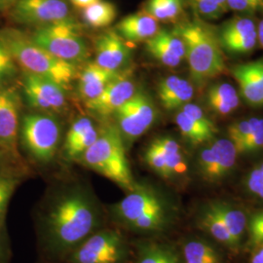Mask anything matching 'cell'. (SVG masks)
<instances>
[{
  "instance_id": "obj_1",
  "label": "cell",
  "mask_w": 263,
  "mask_h": 263,
  "mask_svg": "<svg viewBox=\"0 0 263 263\" xmlns=\"http://www.w3.org/2000/svg\"><path fill=\"white\" fill-rule=\"evenodd\" d=\"M107 224L106 208L81 184L56 189L35 211L38 248L47 262H64L78 245Z\"/></svg>"
},
{
  "instance_id": "obj_2",
  "label": "cell",
  "mask_w": 263,
  "mask_h": 263,
  "mask_svg": "<svg viewBox=\"0 0 263 263\" xmlns=\"http://www.w3.org/2000/svg\"><path fill=\"white\" fill-rule=\"evenodd\" d=\"M109 224L127 234H156L172 222L173 211L154 188L137 182L118 202L106 207Z\"/></svg>"
},
{
  "instance_id": "obj_3",
  "label": "cell",
  "mask_w": 263,
  "mask_h": 263,
  "mask_svg": "<svg viewBox=\"0 0 263 263\" xmlns=\"http://www.w3.org/2000/svg\"><path fill=\"white\" fill-rule=\"evenodd\" d=\"M174 30L184 43L185 60L195 84L201 87L224 71L223 53L214 27L195 17L180 21Z\"/></svg>"
},
{
  "instance_id": "obj_4",
  "label": "cell",
  "mask_w": 263,
  "mask_h": 263,
  "mask_svg": "<svg viewBox=\"0 0 263 263\" xmlns=\"http://www.w3.org/2000/svg\"><path fill=\"white\" fill-rule=\"evenodd\" d=\"M0 43L7 49L23 72L49 78L66 90L78 74L76 65L51 55L35 44L29 34L20 29H0Z\"/></svg>"
},
{
  "instance_id": "obj_5",
  "label": "cell",
  "mask_w": 263,
  "mask_h": 263,
  "mask_svg": "<svg viewBox=\"0 0 263 263\" xmlns=\"http://www.w3.org/2000/svg\"><path fill=\"white\" fill-rule=\"evenodd\" d=\"M126 152L127 147L116 125L106 123L99 128L97 140L78 163L128 192L135 187L137 181L133 177Z\"/></svg>"
},
{
  "instance_id": "obj_6",
  "label": "cell",
  "mask_w": 263,
  "mask_h": 263,
  "mask_svg": "<svg viewBox=\"0 0 263 263\" xmlns=\"http://www.w3.org/2000/svg\"><path fill=\"white\" fill-rule=\"evenodd\" d=\"M134 255L128 234L107 224L78 245L63 263H134Z\"/></svg>"
},
{
  "instance_id": "obj_7",
  "label": "cell",
  "mask_w": 263,
  "mask_h": 263,
  "mask_svg": "<svg viewBox=\"0 0 263 263\" xmlns=\"http://www.w3.org/2000/svg\"><path fill=\"white\" fill-rule=\"evenodd\" d=\"M29 37L51 55L76 66L85 62L89 56L81 26L72 17L33 28Z\"/></svg>"
},
{
  "instance_id": "obj_8",
  "label": "cell",
  "mask_w": 263,
  "mask_h": 263,
  "mask_svg": "<svg viewBox=\"0 0 263 263\" xmlns=\"http://www.w3.org/2000/svg\"><path fill=\"white\" fill-rule=\"evenodd\" d=\"M62 138L56 118L47 113L28 114L23 118L21 141L30 159L41 166L55 159Z\"/></svg>"
},
{
  "instance_id": "obj_9",
  "label": "cell",
  "mask_w": 263,
  "mask_h": 263,
  "mask_svg": "<svg viewBox=\"0 0 263 263\" xmlns=\"http://www.w3.org/2000/svg\"><path fill=\"white\" fill-rule=\"evenodd\" d=\"M156 107L151 97L139 90L114 112L115 125L122 136L127 149L151 129L156 120Z\"/></svg>"
},
{
  "instance_id": "obj_10",
  "label": "cell",
  "mask_w": 263,
  "mask_h": 263,
  "mask_svg": "<svg viewBox=\"0 0 263 263\" xmlns=\"http://www.w3.org/2000/svg\"><path fill=\"white\" fill-rule=\"evenodd\" d=\"M7 15L14 23L33 28L71 18L68 0H19Z\"/></svg>"
},
{
  "instance_id": "obj_11",
  "label": "cell",
  "mask_w": 263,
  "mask_h": 263,
  "mask_svg": "<svg viewBox=\"0 0 263 263\" xmlns=\"http://www.w3.org/2000/svg\"><path fill=\"white\" fill-rule=\"evenodd\" d=\"M22 89L28 104L40 112L62 111L66 105V89L55 81L28 72H23Z\"/></svg>"
},
{
  "instance_id": "obj_12",
  "label": "cell",
  "mask_w": 263,
  "mask_h": 263,
  "mask_svg": "<svg viewBox=\"0 0 263 263\" xmlns=\"http://www.w3.org/2000/svg\"><path fill=\"white\" fill-rule=\"evenodd\" d=\"M217 37L222 51L234 55L248 54L257 44V25L251 16L238 15L222 24Z\"/></svg>"
},
{
  "instance_id": "obj_13",
  "label": "cell",
  "mask_w": 263,
  "mask_h": 263,
  "mask_svg": "<svg viewBox=\"0 0 263 263\" xmlns=\"http://www.w3.org/2000/svg\"><path fill=\"white\" fill-rule=\"evenodd\" d=\"M237 154L235 145L229 139L217 140L200 151L198 170L204 179L215 182L234 168Z\"/></svg>"
},
{
  "instance_id": "obj_14",
  "label": "cell",
  "mask_w": 263,
  "mask_h": 263,
  "mask_svg": "<svg viewBox=\"0 0 263 263\" xmlns=\"http://www.w3.org/2000/svg\"><path fill=\"white\" fill-rule=\"evenodd\" d=\"M137 91L135 81L132 78L131 69L127 68L107 85L98 98L84 103L85 106L98 117L107 118L128 102Z\"/></svg>"
},
{
  "instance_id": "obj_15",
  "label": "cell",
  "mask_w": 263,
  "mask_h": 263,
  "mask_svg": "<svg viewBox=\"0 0 263 263\" xmlns=\"http://www.w3.org/2000/svg\"><path fill=\"white\" fill-rule=\"evenodd\" d=\"M21 108L18 91L10 86L0 92V149L18 157V133Z\"/></svg>"
},
{
  "instance_id": "obj_16",
  "label": "cell",
  "mask_w": 263,
  "mask_h": 263,
  "mask_svg": "<svg viewBox=\"0 0 263 263\" xmlns=\"http://www.w3.org/2000/svg\"><path fill=\"white\" fill-rule=\"evenodd\" d=\"M95 63L112 71L127 69L131 62L132 50L115 29H108L96 38Z\"/></svg>"
},
{
  "instance_id": "obj_17",
  "label": "cell",
  "mask_w": 263,
  "mask_h": 263,
  "mask_svg": "<svg viewBox=\"0 0 263 263\" xmlns=\"http://www.w3.org/2000/svg\"><path fill=\"white\" fill-rule=\"evenodd\" d=\"M146 51L167 67H177L185 60V46L179 34L173 29H161L145 41Z\"/></svg>"
},
{
  "instance_id": "obj_18",
  "label": "cell",
  "mask_w": 263,
  "mask_h": 263,
  "mask_svg": "<svg viewBox=\"0 0 263 263\" xmlns=\"http://www.w3.org/2000/svg\"><path fill=\"white\" fill-rule=\"evenodd\" d=\"M99 135V128L87 117H81L71 124L62 147V156L66 162H79Z\"/></svg>"
},
{
  "instance_id": "obj_19",
  "label": "cell",
  "mask_w": 263,
  "mask_h": 263,
  "mask_svg": "<svg viewBox=\"0 0 263 263\" xmlns=\"http://www.w3.org/2000/svg\"><path fill=\"white\" fill-rule=\"evenodd\" d=\"M232 74L245 101L252 106H263V60L237 65Z\"/></svg>"
},
{
  "instance_id": "obj_20",
  "label": "cell",
  "mask_w": 263,
  "mask_h": 263,
  "mask_svg": "<svg viewBox=\"0 0 263 263\" xmlns=\"http://www.w3.org/2000/svg\"><path fill=\"white\" fill-rule=\"evenodd\" d=\"M123 71L105 69L98 66L95 62L87 64L77 76V93L80 99L87 103L98 98L105 87L120 76Z\"/></svg>"
},
{
  "instance_id": "obj_21",
  "label": "cell",
  "mask_w": 263,
  "mask_h": 263,
  "mask_svg": "<svg viewBox=\"0 0 263 263\" xmlns=\"http://www.w3.org/2000/svg\"><path fill=\"white\" fill-rule=\"evenodd\" d=\"M126 42H145L160 30L159 22L144 11L124 17L114 28Z\"/></svg>"
},
{
  "instance_id": "obj_22",
  "label": "cell",
  "mask_w": 263,
  "mask_h": 263,
  "mask_svg": "<svg viewBox=\"0 0 263 263\" xmlns=\"http://www.w3.org/2000/svg\"><path fill=\"white\" fill-rule=\"evenodd\" d=\"M157 95L162 106L167 110H175L192 101L194 87L188 80L179 76L163 78L157 86Z\"/></svg>"
},
{
  "instance_id": "obj_23",
  "label": "cell",
  "mask_w": 263,
  "mask_h": 263,
  "mask_svg": "<svg viewBox=\"0 0 263 263\" xmlns=\"http://www.w3.org/2000/svg\"><path fill=\"white\" fill-rule=\"evenodd\" d=\"M134 244V263H183L180 252L174 246L153 240Z\"/></svg>"
},
{
  "instance_id": "obj_24",
  "label": "cell",
  "mask_w": 263,
  "mask_h": 263,
  "mask_svg": "<svg viewBox=\"0 0 263 263\" xmlns=\"http://www.w3.org/2000/svg\"><path fill=\"white\" fill-rule=\"evenodd\" d=\"M208 106L218 116H227L234 112L240 104V97L235 88L222 82L210 86L206 94Z\"/></svg>"
},
{
  "instance_id": "obj_25",
  "label": "cell",
  "mask_w": 263,
  "mask_h": 263,
  "mask_svg": "<svg viewBox=\"0 0 263 263\" xmlns=\"http://www.w3.org/2000/svg\"><path fill=\"white\" fill-rule=\"evenodd\" d=\"M153 141L164 156L170 179L184 175L187 171V165L179 142L170 137H160Z\"/></svg>"
},
{
  "instance_id": "obj_26",
  "label": "cell",
  "mask_w": 263,
  "mask_h": 263,
  "mask_svg": "<svg viewBox=\"0 0 263 263\" xmlns=\"http://www.w3.org/2000/svg\"><path fill=\"white\" fill-rule=\"evenodd\" d=\"M117 16L116 6L107 0H100L81 10V19L89 28L109 27Z\"/></svg>"
},
{
  "instance_id": "obj_27",
  "label": "cell",
  "mask_w": 263,
  "mask_h": 263,
  "mask_svg": "<svg viewBox=\"0 0 263 263\" xmlns=\"http://www.w3.org/2000/svg\"><path fill=\"white\" fill-rule=\"evenodd\" d=\"M185 0H146L143 10L158 22L179 23L184 12Z\"/></svg>"
},
{
  "instance_id": "obj_28",
  "label": "cell",
  "mask_w": 263,
  "mask_h": 263,
  "mask_svg": "<svg viewBox=\"0 0 263 263\" xmlns=\"http://www.w3.org/2000/svg\"><path fill=\"white\" fill-rule=\"evenodd\" d=\"M214 210L218 217L222 220L229 233L240 244L245 233L247 219L244 213L238 209L221 202H216L209 205Z\"/></svg>"
},
{
  "instance_id": "obj_29",
  "label": "cell",
  "mask_w": 263,
  "mask_h": 263,
  "mask_svg": "<svg viewBox=\"0 0 263 263\" xmlns=\"http://www.w3.org/2000/svg\"><path fill=\"white\" fill-rule=\"evenodd\" d=\"M199 224L219 243L226 245L232 250H235L238 248L239 244L229 233L222 220L210 206H208L201 214V216L199 218Z\"/></svg>"
},
{
  "instance_id": "obj_30",
  "label": "cell",
  "mask_w": 263,
  "mask_h": 263,
  "mask_svg": "<svg viewBox=\"0 0 263 263\" xmlns=\"http://www.w3.org/2000/svg\"><path fill=\"white\" fill-rule=\"evenodd\" d=\"M175 121L181 136L192 145L203 144L211 141L216 135V132L201 126L181 110L177 113Z\"/></svg>"
},
{
  "instance_id": "obj_31",
  "label": "cell",
  "mask_w": 263,
  "mask_h": 263,
  "mask_svg": "<svg viewBox=\"0 0 263 263\" xmlns=\"http://www.w3.org/2000/svg\"><path fill=\"white\" fill-rule=\"evenodd\" d=\"M21 179L18 175L1 170L0 171V224L5 223L6 212Z\"/></svg>"
},
{
  "instance_id": "obj_32",
  "label": "cell",
  "mask_w": 263,
  "mask_h": 263,
  "mask_svg": "<svg viewBox=\"0 0 263 263\" xmlns=\"http://www.w3.org/2000/svg\"><path fill=\"white\" fill-rule=\"evenodd\" d=\"M196 17L200 19H219L227 13V0H187Z\"/></svg>"
},
{
  "instance_id": "obj_33",
  "label": "cell",
  "mask_w": 263,
  "mask_h": 263,
  "mask_svg": "<svg viewBox=\"0 0 263 263\" xmlns=\"http://www.w3.org/2000/svg\"><path fill=\"white\" fill-rule=\"evenodd\" d=\"M263 131V118H250L233 123L228 127L229 140L234 145Z\"/></svg>"
},
{
  "instance_id": "obj_34",
  "label": "cell",
  "mask_w": 263,
  "mask_h": 263,
  "mask_svg": "<svg viewBox=\"0 0 263 263\" xmlns=\"http://www.w3.org/2000/svg\"><path fill=\"white\" fill-rule=\"evenodd\" d=\"M18 72L19 66L7 49L0 43V92L11 86Z\"/></svg>"
},
{
  "instance_id": "obj_35",
  "label": "cell",
  "mask_w": 263,
  "mask_h": 263,
  "mask_svg": "<svg viewBox=\"0 0 263 263\" xmlns=\"http://www.w3.org/2000/svg\"><path fill=\"white\" fill-rule=\"evenodd\" d=\"M143 161L160 178L170 180V175L164 156L154 141H151L143 152Z\"/></svg>"
},
{
  "instance_id": "obj_36",
  "label": "cell",
  "mask_w": 263,
  "mask_h": 263,
  "mask_svg": "<svg viewBox=\"0 0 263 263\" xmlns=\"http://www.w3.org/2000/svg\"><path fill=\"white\" fill-rule=\"evenodd\" d=\"M229 11L239 15L251 16L263 13V0H227Z\"/></svg>"
},
{
  "instance_id": "obj_37",
  "label": "cell",
  "mask_w": 263,
  "mask_h": 263,
  "mask_svg": "<svg viewBox=\"0 0 263 263\" xmlns=\"http://www.w3.org/2000/svg\"><path fill=\"white\" fill-rule=\"evenodd\" d=\"M179 110L185 113L191 119H193L195 122L200 124L201 126L207 128L209 130L217 132L215 124L208 118L206 113L204 112V110L197 104H192L190 102L188 104H184L182 107H180Z\"/></svg>"
},
{
  "instance_id": "obj_38",
  "label": "cell",
  "mask_w": 263,
  "mask_h": 263,
  "mask_svg": "<svg viewBox=\"0 0 263 263\" xmlns=\"http://www.w3.org/2000/svg\"><path fill=\"white\" fill-rule=\"evenodd\" d=\"M246 185L253 195L263 200V162L250 172Z\"/></svg>"
},
{
  "instance_id": "obj_39",
  "label": "cell",
  "mask_w": 263,
  "mask_h": 263,
  "mask_svg": "<svg viewBox=\"0 0 263 263\" xmlns=\"http://www.w3.org/2000/svg\"><path fill=\"white\" fill-rule=\"evenodd\" d=\"M249 230L252 243L254 246H263V212L251 217Z\"/></svg>"
},
{
  "instance_id": "obj_40",
  "label": "cell",
  "mask_w": 263,
  "mask_h": 263,
  "mask_svg": "<svg viewBox=\"0 0 263 263\" xmlns=\"http://www.w3.org/2000/svg\"><path fill=\"white\" fill-rule=\"evenodd\" d=\"M235 147L238 154L250 153L261 149L263 148V131L259 132L242 142L236 144Z\"/></svg>"
},
{
  "instance_id": "obj_41",
  "label": "cell",
  "mask_w": 263,
  "mask_h": 263,
  "mask_svg": "<svg viewBox=\"0 0 263 263\" xmlns=\"http://www.w3.org/2000/svg\"><path fill=\"white\" fill-rule=\"evenodd\" d=\"M12 257V250L6 226L0 224V263H10Z\"/></svg>"
},
{
  "instance_id": "obj_42",
  "label": "cell",
  "mask_w": 263,
  "mask_h": 263,
  "mask_svg": "<svg viewBox=\"0 0 263 263\" xmlns=\"http://www.w3.org/2000/svg\"><path fill=\"white\" fill-rule=\"evenodd\" d=\"M100 0H68V2L77 9H84L86 7L92 5L95 2Z\"/></svg>"
},
{
  "instance_id": "obj_43",
  "label": "cell",
  "mask_w": 263,
  "mask_h": 263,
  "mask_svg": "<svg viewBox=\"0 0 263 263\" xmlns=\"http://www.w3.org/2000/svg\"><path fill=\"white\" fill-rule=\"evenodd\" d=\"M19 0H0V14L7 13Z\"/></svg>"
},
{
  "instance_id": "obj_44",
  "label": "cell",
  "mask_w": 263,
  "mask_h": 263,
  "mask_svg": "<svg viewBox=\"0 0 263 263\" xmlns=\"http://www.w3.org/2000/svg\"><path fill=\"white\" fill-rule=\"evenodd\" d=\"M251 263H263V246L253 255Z\"/></svg>"
},
{
  "instance_id": "obj_45",
  "label": "cell",
  "mask_w": 263,
  "mask_h": 263,
  "mask_svg": "<svg viewBox=\"0 0 263 263\" xmlns=\"http://www.w3.org/2000/svg\"><path fill=\"white\" fill-rule=\"evenodd\" d=\"M257 43L263 48V19L257 25Z\"/></svg>"
},
{
  "instance_id": "obj_46",
  "label": "cell",
  "mask_w": 263,
  "mask_h": 263,
  "mask_svg": "<svg viewBox=\"0 0 263 263\" xmlns=\"http://www.w3.org/2000/svg\"><path fill=\"white\" fill-rule=\"evenodd\" d=\"M1 156H2V151L0 149V161H1Z\"/></svg>"
},
{
  "instance_id": "obj_47",
  "label": "cell",
  "mask_w": 263,
  "mask_h": 263,
  "mask_svg": "<svg viewBox=\"0 0 263 263\" xmlns=\"http://www.w3.org/2000/svg\"><path fill=\"white\" fill-rule=\"evenodd\" d=\"M44 263H51V262H47V261H45Z\"/></svg>"
}]
</instances>
